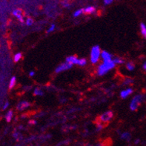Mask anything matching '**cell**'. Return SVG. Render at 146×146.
Masks as SVG:
<instances>
[{
    "label": "cell",
    "mask_w": 146,
    "mask_h": 146,
    "mask_svg": "<svg viewBox=\"0 0 146 146\" xmlns=\"http://www.w3.org/2000/svg\"><path fill=\"white\" fill-rule=\"evenodd\" d=\"M115 63L113 61H109V62H105L103 64L100 65L98 69V74L100 76H102L104 74H106V73L110 70L111 69H112L113 68H114Z\"/></svg>",
    "instance_id": "6da1fadb"
},
{
    "label": "cell",
    "mask_w": 146,
    "mask_h": 146,
    "mask_svg": "<svg viewBox=\"0 0 146 146\" xmlns=\"http://www.w3.org/2000/svg\"><path fill=\"white\" fill-rule=\"evenodd\" d=\"M113 114L112 111H107V112H105L103 114H102L100 117H98V118L96 119V120H98L97 124H101L104 126V122H109L111 119V118L113 117Z\"/></svg>",
    "instance_id": "7a4b0ae2"
},
{
    "label": "cell",
    "mask_w": 146,
    "mask_h": 146,
    "mask_svg": "<svg viewBox=\"0 0 146 146\" xmlns=\"http://www.w3.org/2000/svg\"><path fill=\"white\" fill-rule=\"evenodd\" d=\"M143 95H137L133 97L131 103L130 105V108L132 111H136L138 108L139 106H140L141 102H143Z\"/></svg>",
    "instance_id": "3957f363"
},
{
    "label": "cell",
    "mask_w": 146,
    "mask_h": 146,
    "mask_svg": "<svg viewBox=\"0 0 146 146\" xmlns=\"http://www.w3.org/2000/svg\"><path fill=\"white\" fill-rule=\"evenodd\" d=\"M100 55V48L98 45L93 47L91 53V61L92 63H96L98 61Z\"/></svg>",
    "instance_id": "277c9868"
},
{
    "label": "cell",
    "mask_w": 146,
    "mask_h": 146,
    "mask_svg": "<svg viewBox=\"0 0 146 146\" xmlns=\"http://www.w3.org/2000/svg\"><path fill=\"white\" fill-rule=\"evenodd\" d=\"M73 66L72 64H70V63H68V62H65V63H62V64H61L60 65H59V66L56 68V73H59V72H62V71H64V70H68V69H70L71 67Z\"/></svg>",
    "instance_id": "5b68a950"
},
{
    "label": "cell",
    "mask_w": 146,
    "mask_h": 146,
    "mask_svg": "<svg viewBox=\"0 0 146 146\" xmlns=\"http://www.w3.org/2000/svg\"><path fill=\"white\" fill-rule=\"evenodd\" d=\"M13 15L14 17H17L19 19V21L21 22H24V18H23V15L21 10L16 9L13 11Z\"/></svg>",
    "instance_id": "8992f818"
},
{
    "label": "cell",
    "mask_w": 146,
    "mask_h": 146,
    "mask_svg": "<svg viewBox=\"0 0 146 146\" xmlns=\"http://www.w3.org/2000/svg\"><path fill=\"white\" fill-rule=\"evenodd\" d=\"M30 106V103L28 102H25V101H23V102H21L17 105V108L19 111H22V110H25V108H27L28 107Z\"/></svg>",
    "instance_id": "52a82bcc"
},
{
    "label": "cell",
    "mask_w": 146,
    "mask_h": 146,
    "mask_svg": "<svg viewBox=\"0 0 146 146\" xmlns=\"http://www.w3.org/2000/svg\"><path fill=\"white\" fill-rule=\"evenodd\" d=\"M102 57L105 62L112 61V56H111L109 53H108L107 51L102 52Z\"/></svg>",
    "instance_id": "ba28073f"
},
{
    "label": "cell",
    "mask_w": 146,
    "mask_h": 146,
    "mask_svg": "<svg viewBox=\"0 0 146 146\" xmlns=\"http://www.w3.org/2000/svg\"><path fill=\"white\" fill-rule=\"evenodd\" d=\"M133 93V90L131 88H128V89H126V90H124L123 91H122L120 94V96L122 98L125 99L126 97H128L129 95H131Z\"/></svg>",
    "instance_id": "9c48e42d"
},
{
    "label": "cell",
    "mask_w": 146,
    "mask_h": 146,
    "mask_svg": "<svg viewBox=\"0 0 146 146\" xmlns=\"http://www.w3.org/2000/svg\"><path fill=\"white\" fill-rule=\"evenodd\" d=\"M96 11V9H95L94 7H87L85 8H83V13H85V14H92Z\"/></svg>",
    "instance_id": "30bf717a"
},
{
    "label": "cell",
    "mask_w": 146,
    "mask_h": 146,
    "mask_svg": "<svg viewBox=\"0 0 146 146\" xmlns=\"http://www.w3.org/2000/svg\"><path fill=\"white\" fill-rule=\"evenodd\" d=\"M78 60L79 59L76 57V56H68V57L66 58V62L68 63H70V64H77Z\"/></svg>",
    "instance_id": "8fae6325"
},
{
    "label": "cell",
    "mask_w": 146,
    "mask_h": 146,
    "mask_svg": "<svg viewBox=\"0 0 146 146\" xmlns=\"http://www.w3.org/2000/svg\"><path fill=\"white\" fill-rule=\"evenodd\" d=\"M131 134H130L129 133H128V132H125V133L121 134V139H123V140L129 141L130 139H131Z\"/></svg>",
    "instance_id": "7c38bea8"
},
{
    "label": "cell",
    "mask_w": 146,
    "mask_h": 146,
    "mask_svg": "<svg viewBox=\"0 0 146 146\" xmlns=\"http://www.w3.org/2000/svg\"><path fill=\"white\" fill-rule=\"evenodd\" d=\"M13 111H7V113H6L5 115V119L7 122H11V119H12V118H13Z\"/></svg>",
    "instance_id": "4fadbf2b"
},
{
    "label": "cell",
    "mask_w": 146,
    "mask_h": 146,
    "mask_svg": "<svg viewBox=\"0 0 146 146\" xmlns=\"http://www.w3.org/2000/svg\"><path fill=\"white\" fill-rule=\"evenodd\" d=\"M140 30L141 33L145 39H146V26L144 23H141L140 24Z\"/></svg>",
    "instance_id": "5bb4252c"
},
{
    "label": "cell",
    "mask_w": 146,
    "mask_h": 146,
    "mask_svg": "<svg viewBox=\"0 0 146 146\" xmlns=\"http://www.w3.org/2000/svg\"><path fill=\"white\" fill-rule=\"evenodd\" d=\"M16 85V77L15 76H13V77L11 78V81H10L9 83V88L12 89Z\"/></svg>",
    "instance_id": "9a60e30c"
},
{
    "label": "cell",
    "mask_w": 146,
    "mask_h": 146,
    "mask_svg": "<svg viewBox=\"0 0 146 146\" xmlns=\"http://www.w3.org/2000/svg\"><path fill=\"white\" fill-rule=\"evenodd\" d=\"M126 68H127L128 70H133L134 68H135V66H134V64L133 62H128L126 65Z\"/></svg>",
    "instance_id": "2e32d148"
},
{
    "label": "cell",
    "mask_w": 146,
    "mask_h": 146,
    "mask_svg": "<svg viewBox=\"0 0 146 146\" xmlns=\"http://www.w3.org/2000/svg\"><path fill=\"white\" fill-rule=\"evenodd\" d=\"M82 13H83V9H80V10H77L74 12V17H77L79 16L82 14Z\"/></svg>",
    "instance_id": "e0dca14e"
},
{
    "label": "cell",
    "mask_w": 146,
    "mask_h": 146,
    "mask_svg": "<svg viewBox=\"0 0 146 146\" xmlns=\"http://www.w3.org/2000/svg\"><path fill=\"white\" fill-rule=\"evenodd\" d=\"M86 64V59H80L78 60L77 65H80V66H84Z\"/></svg>",
    "instance_id": "ac0fdd59"
},
{
    "label": "cell",
    "mask_w": 146,
    "mask_h": 146,
    "mask_svg": "<svg viewBox=\"0 0 146 146\" xmlns=\"http://www.w3.org/2000/svg\"><path fill=\"white\" fill-rule=\"evenodd\" d=\"M22 58V54L21 53H18L16 55L14 56V61L17 62H19Z\"/></svg>",
    "instance_id": "d6986e66"
},
{
    "label": "cell",
    "mask_w": 146,
    "mask_h": 146,
    "mask_svg": "<svg viewBox=\"0 0 146 146\" xmlns=\"http://www.w3.org/2000/svg\"><path fill=\"white\" fill-rule=\"evenodd\" d=\"M34 95H38V96H42L43 92L41 91L39 88H36V89H35V91H34Z\"/></svg>",
    "instance_id": "ffe728a7"
},
{
    "label": "cell",
    "mask_w": 146,
    "mask_h": 146,
    "mask_svg": "<svg viewBox=\"0 0 146 146\" xmlns=\"http://www.w3.org/2000/svg\"><path fill=\"white\" fill-rule=\"evenodd\" d=\"M112 61H113L114 63H119V64L124 62V61H123L122 59H119V58H114L113 59H112Z\"/></svg>",
    "instance_id": "44dd1931"
},
{
    "label": "cell",
    "mask_w": 146,
    "mask_h": 146,
    "mask_svg": "<svg viewBox=\"0 0 146 146\" xmlns=\"http://www.w3.org/2000/svg\"><path fill=\"white\" fill-rule=\"evenodd\" d=\"M33 22V21L31 18H29V17H28V18L26 19V25H27L28 26L32 25Z\"/></svg>",
    "instance_id": "7402d4cb"
},
{
    "label": "cell",
    "mask_w": 146,
    "mask_h": 146,
    "mask_svg": "<svg viewBox=\"0 0 146 146\" xmlns=\"http://www.w3.org/2000/svg\"><path fill=\"white\" fill-rule=\"evenodd\" d=\"M112 2H113V0H104V4H105L106 5H111Z\"/></svg>",
    "instance_id": "603a6c76"
},
{
    "label": "cell",
    "mask_w": 146,
    "mask_h": 146,
    "mask_svg": "<svg viewBox=\"0 0 146 146\" xmlns=\"http://www.w3.org/2000/svg\"><path fill=\"white\" fill-rule=\"evenodd\" d=\"M133 82V80L131 79H128V80H126L124 82V85H128V84H131Z\"/></svg>",
    "instance_id": "cb8c5ba5"
},
{
    "label": "cell",
    "mask_w": 146,
    "mask_h": 146,
    "mask_svg": "<svg viewBox=\"0 0 146 146\" xmlns=\"http://www.w3.org/2000/svg\"><path fill=\"white\" fill-rule=\"evenodd\" d=\"M8 106H9V102H6L5 103V105H4V106H3V110L7 109V108H8Z\"/></svg>",
    "instance_id": "d4e9b609"
},
{
    "label": "cell",
    "mask_w": 146,
    "mask_h": 146,
    "mask_svg": "<svg viewBox=\"0 0 146 146\" xmlns=\"http://www.w3.org/2000/svg\"><path fill=\"white\" fill-rule=\"evenodd\" d=\"M54 28H55V25H51V27H50V28H49V29H48V33H49V32L52 31H54Z\"/></svg>",
    "instance_id": "484cf974"
},
{
    "label": "cell",
    "mask_w": 146,
    "mask_h": 146,
    "mask_svg": "<svg viewBox=\"0 0 146 146\" xmlns=\"http://www.w3.org/2000/svg\"><path fill=\"white\" fill-rule=\"evenodd\" d=\"M34 74H35V73L33 72V71H31V72L30 73V76H33V75H34Z\"/></svg>",
    "instance_id": "4316f807"
},
{
    "label": "cell",
    "mask_w": 146,
    "mask_h": 146,
    "mask_svg": "<svg viewBox=\"0 0 146 146\" xmlns=\"http://www.w3.org/2000/svg\"><path fill=\"white\" fill-rule=\"evenodd\" d=\"M143 68H144V70H146V62H145L144 65H143Z\"/></svg>",
    "instance_id": "83f0119b"
},
{
    "label": "cell",
    "mask_w": 146,
    "mask_h": 146,
    "mask_svg": "<svg viewBox=\"0 0 146 146\" xmlns=\"http://www.w3.org/2000/svg\"><path fill=\"white\" fill-rule=\"evenodd\" d=\"M139 143V139H137V140L135 141V144H137V143Z\"/></svg>",
    "instance_id": "f1b7e54d"
}]
</instances>
